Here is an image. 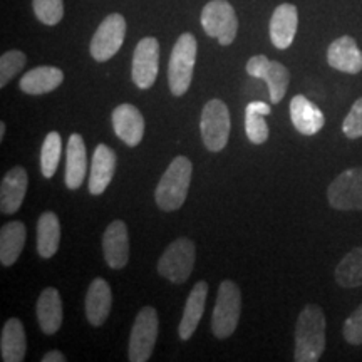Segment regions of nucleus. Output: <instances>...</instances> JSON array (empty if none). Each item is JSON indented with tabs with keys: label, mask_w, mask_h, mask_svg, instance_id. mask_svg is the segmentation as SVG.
I'll use <instances>...</instances> for the list:
<instances>
[{
	"label": "nucleus",
	"mask_w": 362,
	"mask_h": 362,
	"mask_svg": "<svg viewBox=\"0 0 362 362\" xmlns=\"http://www.w3.org/2000/svg\"><path fill=\"white\" fill-rule=\"evenodd\" d=\"M325 315L315 304H307L302 309L296 325V352L297 362H317L325 349Z\"/></svg>",
	"instance_id": "1"
},
{
	"label": "nucleus",
	"mask_w": 362,
	"mask_h": 362,
	"mask_svg": "<svg viewBox=\"0 0 362 362\" xmlns=\"http://www.w3.org/2000/svg\"><path fill=\"white\" fill-rule=\"evenodd\" d=\"M192 173L193 165L187 156H176L171 161L155 192L156 205L163 211H175L183 206L189 189Z\"/></svg>",
	"instance_id": "2"
},
{
	"label": "nucleus",
	"mask_w": 362,
	"mask_h": 362,
	"mask_svg": "<svg viewBox=\"0 0 362 362\" xmlns=\"http://www.w3.org/2000/svg\"><path fill=\"white\" fill-rule=\"evenodd\" d=\"M197 51V39L193 34L185 33L176 40L168 66V84L173 96H183L192 84Z\"/></svg>",
	"instance_id": "3"
},
{
	"label": "nucleus",
	"mask_w": 362,
	"mask_h": 362,
	"mask_svg": "<svg viewBox=\"0 0 362 362\" xmlns=\"http://www.w3.org/2000/svg\"><path fill=\"white\" fill-rule=\"evenodd\" d=\"M242 312V293L232 280H223L216 293V304L211 317V330L215 337L226 339L237 329Z\"/></svg>",
	"instance_id": "4"
},
{
	"label": "nucleus",
	"mask_w": 362,
	"mask_h": 362,
	"mask_svg": "<svg viewBox=\"0 0 362 362\" xmlns=\"http://www.w3.org/2000/svg\"><path fill=\"white\" fill-rule=\"evenodd\" d=\"M194 259H197L194 243L187 237H181L175 240L163 253L158 262V272L170 282L185 284L192 275Z\"/></svg>",
	"instance_id": "5"
},
{
	"label": "nucleus",
	"mask_w": 362,
	"mask_h": 362,
	"mask_svg": "<svg viewBox=\"0 0 362 362\" xmlns=\"http://www.w3.org/2000/svg\"><path fill=\"white\" fill-rule=\"evenodd\" d=\"M230 111L220 99H211L203 106L200 131L208 151L218 153L226 146L230 138Z\"/></svg>",
	"instance_id": "6"
},
{
	"label": "nucleus",
	"mask_w": 362,
	"mask_h": 362,
	"mask_svg": "<svg viewBox=\"0 0 362 362\" xmlns=\"http://www.w3.org/2000/svg\"><path fill=\"white\" fill-rule=\"evenodd\" d=\"M202 27L206 35L218 40L221 45H230L237 37L238 19L232 4L226 0H211L202 11Z\"/></svg>",
	"instance_id": "7"
},
{
	"label": "nucleus",
	"mask_w": 362,
	"mask_h": 362,
	"mask_svg": "<svg viewBox=\"0 0 362 362\" xmlns=\"http://www.w3.org/2000/svg\"><path fill=\"white\" fill-rule=\"evenodd\" d=\"M158 314L153 307H143L131 329L128 359L131 362H146L153 354L158 339Z\"/></svg>",
	"instance_id": "8"
},
{
	"label": "nucleus",
	"mask_w": 362,
	"mask_h": 362,
	"mask_svg": "<svg viewBox=\"0 0 362 362\" xmlns=\"http://www.w3.org/2000/svg\"><path fill=\"white\" fill-rule=\"evenodd\" d=\"M126 37V19L121 13H110L99 24L98 30L90 39L89 51L94 61L106 62L119 51Z\"/></svg>",
	"instance_id": "9"
},
{
	"label": "nucleus",
	"mask_w": 362,
	"mask_h": 362,
	"mask_svg": "<svg viewBox=\"0 0 362 362\" xmlns=\"http://www.w3.org/2000/svg\"><path fill=\"white\" fill-rule=\"evenodd\" d=\"M327 200L336 210H362V166L336 176L327 188Z\"/></svg>",
	"instance_id": "10"
},
{
	"label": "nucleus",
	"mask_w": 362,
	"mask_h": 362,
	"mask_svg": "<svg viewBox=\"0 0 362 362\" xmlns=\"http://www.w3.org/2000/svg\"><path fill=\"white\" fill-rule=\"evenodd\" d=\"M247 72L255 79H264L269 86L270 101L279 104L287 93L291 83V72L277 61H270L265 56H253L247 62Z\"/></svg>",
	"instance_id": "11"
},
{
	"label": "nucleus",
	"mask_w": 362,
	"mask_h": 362,
	"mask_svg": "<svg viewBox=\"0 0 362 362\" xmlns=\"http://www.w3.org/2000/svg\"><path fill=\"white\" fill-rule=\"evenodd\" d=\"M160 67V42L155 37H144L138 42L133 54L131 78L139 89H149L158 78Z\"/></svg>",
	"instance_id": "12"
},
{
	"label": "nucleus",
	"mask_w": 362,
	"mask_h": 362,
	"mask_svg": "<svg viewBox=\"0 0 362 362\" xmlns=\"http://www.w3.org/2000/svg\"><path fill=\"white\" fill-rule=\"evenodd\" d=\"M103 252L111 269H124L129 260V237L124 221L115 220L107 225L103 235Z\"/></svg>",
	"instance_id": "13"
},
{
	"label": "nucleus",
	"mask_w": 362,
	"mask_h": 362,
	"mask_svg": "<svg viewBox=\"0 0 362 362\" xmlns=\"http://www.w3.org/2000/svg\"><path fill=\"white\" fill-rule=\"evenodd\" d=\"M112 128L121 141L134 148L144 136V117L133 104H119L112 111Z\"/></svg>",
	"instance_id": "14"
},
{
	"label": "nucleus",
	"mask_w": 362,
	"mask_h": 362,
	"mask_svg": "<svg viewBox=\"0 0 362 362\" xmlns=\"http://www.w3.org/2000/svg\"><path fill=\"white\" fill-rule=\"evenodd\" d=\"M327 62L346 74H357L362 71V52L351 35H342L329 45Z\"/></svg>",
	"instance_id": "15"
},
{
	"label": "nucleus",
	"mask_w": 362,
	"mask_h": 362,
	"mask_svg": "<svg viewBox=\"0 0 362 362\" xmlns=\"http://www.w3.org/2000/svg\"><path fill=\"white\" fill-rule=\"evenodd\" d=\"M298 25V12L293 4H282L270 19V40L277 49H287L293 42Z\"/></svg>",
	"instance_id": "16"
},
{
	"label": "nucleus",
	"mask_w": 362,
	"mask_h": 362,
	"mask_svg": "<svg viewBox=\"0 0 362 362\" xmlns=\"http://www.w3.org/2000/svg\"><path fill=\"white\" fill-rule=\"evenodd\" d=\"M27 185H29V176L22 166H16L4 176L2 185H0V210L2 214L12 215L19 211L24 202Z\"/></svg>",
	"instance_id": "17"
},
{
	"label": "nucleus",
	"mask_w": 362,
	"mask_h": 362,
	"mask_svg": "<svg viewBox=\"0 0 362 362\" xmlns=\"http://www.w3.org/2000/svg\"><path fill=\"white\" fill-rule=\"evenodd\" d=\"M116 170V155L107 144H98L90 163L89 192L90 194H103L110 187Z\"/></svg>",
	"instance_id": "18"
},
{
	"label": "nucleus",
	"mask_w": 362,
	"mask_h": 362,
	"mask_svg": "<svg viewBox=\"0 0 362 362\" xmlns=\"http://www.w3.org/2000/svg\"><path fill=\"white\" fill-rule=\"evenodd\" d=\"M288 110H291V119L293 128L300 134L314 136L324 128L325 117L322 111L305 96H302V94L292 98Z\"/></svg>",
	"instance_id": "19"
},
{
	"label": "nucleus",
	"mask_w": 362,
	"mask_h": 362,
	"mask_svg": "<svg viewBox=\"0 0 362 362\" xmlns=\"http://www.w3.org/2000/svg\"><path fill=\"white\" fill-rule=\"evenodd\" d=\"M112 293L110 284L104 279H94L88 288L86 296V315L90 325L99 327L106 322L111 312Z\"/></svg>",
	"instance_id": "20"
},
{
	"label": "nucleus",
	"mask_w": 362,
	"mask_h": 362,
	"mask_svg": "<svg viewBox=\"0 0 362 362\" xmlns=\"http://www.w3.org/2000/svg\"><path fill=\"white\" fill-rule=\"evenodd\" d=\"M208 297V284L205 280H200L198 284H194L193 291L189 292L187 298V304H185L183 317H181L178 334L181 341H188L193 336L194 330H197L198 324H200L203 312H205V304Z\"/></svg>",
	"instance_id": "21"
},
{
	"label": "nucleus",
	"mask_w": 362,
	"mask_h": 362,
	"mask_svg": "<svg viewBox=\"0 0 362 362\" xmlns=\"http://www.w3.org/2000/svg\"><path fill=\"white\" fill-rule=\"evenodd\" d=\"M64 81V72L52 66H40L35 69L25 72L21 78L19 88L30 96L51 93Z\"/></svg>",
	"instance_id": "22"
},
{
	"label": "nucleus",
	"mask_w": 362,
	"mask_h": 362,
	"mask_svg": "<svg viewBox=\"0 0 362 362\" xmlns=\"http://www.w3.org/2000/svg\"><path fill=\"white\" fill-rule=\"evenodd\" d=\"M88 171V160H86V144L83 136L71 134L67 143L66 158V187L69 189H78L86 178Z\"/></svg>",
	"instance_id": "23"
},
{
	"label": "nucleus",
	"mask_w": 362,
	"mask_h": 362,
	"mask_svg": "<svg viewBox=\"0 0 362 362\" xmlns=\"http://www.w3.org/2000/svg\"><path fill=\"white\" fill-rule=\"evenodd\" d=\"M37 320L47 336L56 334L62 324V300L54 287L44 288L37 300Z\"/></svg>",
	"instance_id": "24"
},
{
	"label": "nucleus",
	"mask_w": 362,
	"mask_h": 362,
	"mask_svg": "<svg viewBox=\"0 0 362 362\" xmlns=\"http://www.w3.org/2000/svg\"><path fill=\"white\" fill-rule=\"evenodd\" d=\"M27 351V339L24 325L19 319L12 317L2 329L0 337V352L4 362H22Z\"/></svg>",
	"instance_id": "25"
},
{
	"label": "nucleus",
	"mask_w": 362,
	"mask_h": 362,
	"mask_svg": "<svg viewBox=\"0 0 362 362\" xmlns=\"http://www.w3.org/2000/svg\"><path fill=\"white\" fill-rule=\"evenodd\" d=\"M25 225L22 221H11L0 230V264L11 267L21 257L25 245Z\"/></svg>",
	"instance_id": "26"
},
{
	"label": "nucleus",
	"mask_w": 362,
	"mask_h": 362,
	"mask_svg": "<svg viewBox=\"0 0 362 362\" xmlns=\"http://www.w3.org/2000/svg\"><path fill=\"white\" fill-rule=\"evenodd\" d=\"M61 242V223L56 214L45 211L37 221V252L42 259H51Z\"/></svg>",
	"instance_id": "27"
},
{
	"label": "nucleus",
	"mask_w": 362,
	"mask_h": 362,
	"mask_svg": "<svg viewBox=\"0 0 362 362\" xmlns=\"http://www.w3.org/2000/svg\"><path fill=\"white\" fill-rule=\"evenodd\" d=\"M336 282L342 288H356L362 285V247L347 253L336 267Z\"/></svg>",
	"instance_id": "28"
},
{
	"label": "nucleus",
	"mask_w": 362,
	"mask_h": 362,
	"mask_svg": "<svg viewBox=\"0 0 362 362\" xmlns=\"http://www.w3.org/2000/svg\"><path fill=\"white\" fill-rule=\"evenodd\" d=\"M61 134L57 131H51V133L45 136L42 151H40V170H42L44 178L49 180L56 175L59 161H61Z\"/></svg>",
	"instance_id": "29"
},
{
	"label": "nucleus",
	"mask_w": 362,
	"mask_h": 362,
	"mask_svg": "<svg viewBox=\"0 0 362 362\" xmlns=\"http://www.w3.org/2000/svg\"><path fill=\"white\" fill-rule=\"evenodd\" d=\"M35 17L45 25H56L64 17L62 0H33Z\"/></svg>",
	"instance_id": "30"
},
{
	"label": "nucleus",
	"mask_w": 362,
	"mask_h": 362,
	"mask_svg": "<svg viewBox=\"0 0 362 362\" xmlns=\"http://www.w3.org/2000/svg\"><path fill=\"white\" fill-rule=\"evenodd\" d=\"M25 54L21 51H8L0 57V88H6L11 81L16 78L17 72H21L25 66Z\"/></svg>",
	"instance_id": "31"
},
{
	"label": "nucleus",
	"mask_w": 362,
	"mask_h": 362,
	"mask_svg": "<svg viewBox=\"0 0 362 362\" xmlns=\"http://www.w3.org/2000/svg\"><path fill=\"white\" fill-rule=\"evenodd\" d=\"M245 131L253 144H264L269 139V124L265 116L245 107Z\"/></svg>",
	"instance_id": "32"
},
{
	"label": "nucleus",
	"mask_w": 362,
	"mask_h": 362,
	"mask_svg": "<svg viewBox=\"0 0 362 362\" xmlns=\"http://www.w3.org/2000/svg\"><path fill=\"white\" fill-rule=\"evenodd\" d=\"M342 133L349 139L362 138V98L352 104L349 115L342 123Z\"/></svg>",
	"instance_id": "33"
},
{
	"label": "nucleus",
	"mask_w": 362,
	"mask_h": 362,
	"mask_svg": "<svg viewBox=\"0 0 362 362\" xmlns=\"http://www.w3.org/2000/svg\"><path fill=\"white\" fill-rule=\"evenodd\" d=\"M344 339L352 346H361L362 344V304L347 317L342 329Z\"/></svg>",
	"instance_id": "34"
},
{
	"label": "nucleus",
	"mask_w": 362,
	"mask_h": 362,
	"mask_svg": "<svg viewBox=\"0 0 362 362\" xmlns=\"http://www.w3.org/2000/svg\"><path fill=\"white\" fill-rule=\"evenodd\" d=\"M247 107H248V110H253V111L260 112V115H264V116L270 115V112H272L270 104H267V103H264V101H253V103L248 104Z\"/></svg>",
	"instance_id": "35"
},
{
	"label": "nucleus",
	"mask_w": 362,
	"mask_h": 362,
	"mask_svg": "<svg viewBox=\"0 0 362 362\" xmlns=\"http://www.w3.org/2000/svg\"><path fill=\"white\" fill-rule=\"evenodd\" d=\"M42 362H66V356L59 351H51L42 357Z\"/></svg>",
	"instance_id": "36"
},
{
	"label": "nucleus",
	"mask_w": 362,
	"mask_h": 362,
	"mask_svg": "<svg viewBox=\"0 0 362 362\" xmlns=\"http://www.w3.org/2000/svg\"><path fill=\"white\" fill-rule=\"evenodd\" d=\"M6 136V123H0V139H4Z\"/></svg>",
	"instance_id": "37"
}]
</instances>
